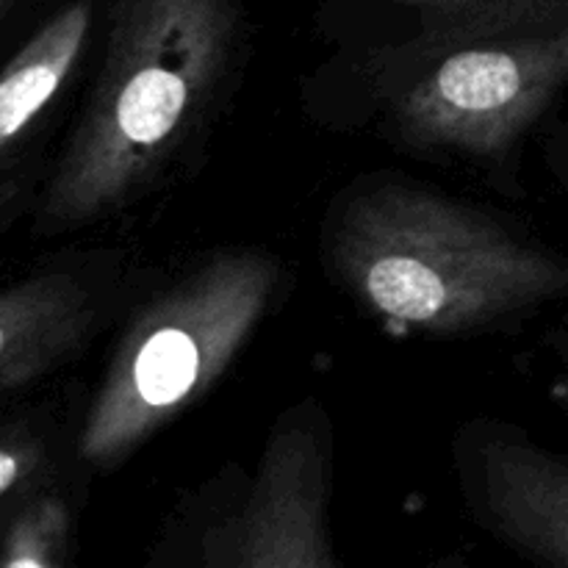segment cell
Listing matches in <instances>:
<instances>
[{
	"mask_svg": "<svg viewBox=\"0 0 568 568\" xmlns=\"http://www.w3.org/2000/svg\"><path fill=\"white\" fill-rule=\"evenodd\" d=\"M394 136L419 153L503 159L568 89V22L397 61Z\"/></svg>",
	"mask_w": 568,
	"mask_h": 568,
	"instance_id": "4",
	"label": "cell"
},
{
	"mask_svg": "<svg viewBox=\"0 0 568 568\" xmlns=\"http://www.w3.org/2000/svg\"><path fill=\"white\" fill-rule=\"evenodd\" d=\"M277 283L275 255L225 250L144 305L89 405L81 460L114 469L192 408L250 342Z\"/></svg>",
	"mask_w": 568,
	"mask_h": 568,
	"instance_id": "3",
	"label": "cell"
},
{
	"mask_svg": "<svg viewBox=\"0 0 568 568\" xmlns=\"http://www.w3.org/2000/svg\"><path fill=\"white\" fill-rule=\"evenodd\" d=\"M92 31V0H75L55 11L6 64L0 78V155L9 172L11 155L55 100L75 70Z\"/></svg>",
	"mask_w": 568,
	"mask_h": 568,
	"instance_id": "8",
	"label": "cell"
},
{
	"mask_svg": "<svg viewBox=\"0 0 568 568\" xmlns=\"http://www.w3.org/2000/svg\"><path fill=\"white\" fill-rule=\"evenodd\" d=\"M72 536V514L67 499L55 494H33L17 505L3 536V568H53L67 560Z\"/></svg>",
	"mask_w": 568,
	"mask_h": 568,
	"instance_id": "10",
	"label": "cell"
},
{
	"mask_svg": "<svg viewBox=\"0 0 568 568\" xmlns=\"http://www.w3.org/2000/svg\"><path fill=\"white\" fill-rule=\"evenodd\" d=\"M92 303L75 277L37 275L0 297V388L17 394L53 372L89 333Z\"/></svg>",
	"mask_w": 568,
	"mask_h": 568,
	"instance_id": "7",
	"label": "cell"
},
{
	"mask_svg": "<svg viewBox=\"0 0 568 568\" xmlns=\"http://www.w3.org/2000/svg\"><path fill=\"white\" fill-rule=\"evenodd\" d=\"M242 42L236 0H116L87 105L37 211V231L92 225L150 189L200 136Z\"/></svg>",
	"mask_w": 568,
	"mask_h": 568,
	"instance_id": "1",
	"label": "cell"
},
{
	"mask_svg": "<svg viewBox=\"0 0 568 568\" xmlns=\"http://www.w3.org/2000/svg\"><path fill=\"white\" fill-rule=\"evenodd\" d=\"M44 477V449L37 433L28 427H6L3 447H0V497L6 508L14 510L33 494Z\"/></svg>",
	"mask_w": 568,
	"mask_h": 568,
	"instance_id": "11",
	"label": "cell"
},
{
	"mask_svg": "<svg viewBox=\"0 0 568 568\" xmlns=\"http://www.w3.org/2000/svg\"><path fill=\"white\" fill-rule=\"evenodd\" d=\"M205 566H338L327 536V438L311 403L277 422L242 514L205 538Z\"/></svg>",
	"mask_w": 568,
	"mask_h": 568,
	"instance_id": "5",
	"label": "cell"
},
{
	"mask_svg": "<svg viewBox=\"0 0 568 568\" xmlns=\"http://www.w3.org/2000/svg\"><path fill=\"white\" fill-rule=\"evenodd\" d=\"M327 244L338 283L403 331L469 336L568 294L566 258L414 183L353 194Z\"/></svg>",
	"mask_w": 568,
	"mask_h": 568,
	"instance_id": "2",
	"label": "cell"
},
{
	"mask_svg": "<svg viewBox=\"0 0 568 568\" xmlns=\"http://www.w3.org/2000/svg\"><path fill=\"white\" fill-rule=\"evenodd\" d=\"M458 460L486 527L510 547L568 568V458L488 425L466 436Z\"/></svg>",
	"mask_w": 568,
	"mask_h": 568,
	"instance_id": "6",
	"label": "cell"
},
{
	"mask_svg": "<svg viewBox=\"0 0 568 568\" xmlns=\"http://www.w3.org/2000/svg\"><path fill=\"white\" fill-rule=\"evenodd\" d=\"M397 9L416 31L394 50L388 64L416 61L455 44L568 22V0H372Z\"/></svg>",
	"mask_w": 568,
	"mask_h": 568,
	"instance_id": "9",
	"label": "cell"
},
{
	"mask_svg": "<svg viewBox=\"0 0 568 568\" xmlns=\"http://www.w3.org/2000/svg\"><path fill=\"white\" fill-rule=\"evenodd\" d=\"M555 397H558L560 403H564V408L568 410V375L555 386Z\"/></svg>",
	"mask_w": 568,
	"mask_h": 568,
	"instance_id": "12",
	"label": "cell"
}]
</instances>
